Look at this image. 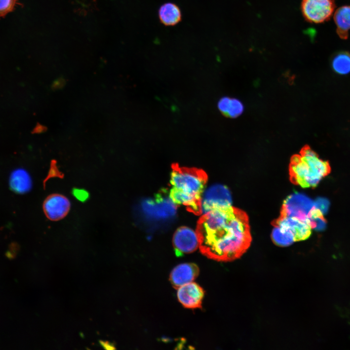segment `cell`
Returning <instances> with one entry per match:
<instances>
[{
  "label": "cell",
  "instance_id": "obj_1",
  "mask_svg": "<svg viewBox=\"0 0 350 350\" xmlns=\"http://www.w3.org/2000/svg\"><path fill=\"white\" fill-rule=\"evenodd\" d=\"M196 231L201 252L218 262L240 258L252 241L247 214L232 206L203 214L198 220Z\"/></svg>",
  "mask_w": 350,
  "mask_h": 350
},
{
  "label": "cell",
  "instance_id": "obj_2",
  "mask_svg": "<svg viewBox=\"0 0 350 350\" xmlns=\"http://www.w3.org/2000/svg\"><path fill=\"white\" fill-rule=\"evenodd\" d=\"M207 180L208 176L202 169L173 164L169 197L175 204L186 206L193 214H202V193Z\"/></svg>",
  "mask_w": 350,
  "mask_h": 350
},
{
  "label": "cell",
  "instance_id": "obj_3",
  "mask_svg": "<svg viewBox=\"0 0 350 350\" xmlns=\"http://www.w3.org/2000/svg\"><path fill=\"white\" fill-rule=\"evenodd\" d=\"M331 167L327 161L320 159L309 148L292 157L289 167L292 183L303 188L315 187L328 175Z\"/></svg>",
  "mask_w": 350,
  "mask_h": 350
},
{
  "label": "cell",
  "instance_id": "obj_4",
  "mask_svg": "<svg viewBox=\"0 0 350 350\" xmlns=\"http://www.w3.org/2000/svg\"><path fill=\"white\" fill-rule=\"evenodd\" d=\"M335 8L334 0H302L300 5L304 19L315 24L329 20Z\"/></svg>",
  "mask_w": 350,
  "mask_h": 350
},
{
  "label": "cell",
  "instance_id": "obj_5",
  "mask_svg": "<svg viewBox=\"0 0 350 350\" xmlns=\"http://www.w3.org/2000/svg\"><path fill=\"white\" fill-rule=\"evenodd\" d=\"M315 206V204L305 194L295 192L284 200L281 215L295 217L309 224V217Z\"/></svg>",
  "mask_w": 350,
  "mask_h": 350
},
{
  "label": "cell",
  "instance_id": "obj_6",
  "mask_svg": "<svg viewBox=\"0 0 350 350\" xmlns=\"http://www.w3.org/2000/svg\"><path fill=\"white\" fill-rule=\"evenodd\" d=\"M141 206L144 214L156 220L173 217L176 210V205L163 193L157 194L154 199L144 200Z\"/></svg>",
  "mask_w": 350,
  "mask_h": 350
},
{
  "label": "cell",
  "instance_id": "obj_7",
  "mask_svg": "<svg viewBox=\"0 0 350 350\" xmlns=\"http://www.w3.org/2000/svg\"><path fill=\"white\" fill-rule=\"evenodd\" d=\"M231 202L230 192L226 186L213 185L202 195V213H206L214 209L230 206Z\"/></svg>",
  "mask_w": 350,
  "mask_h": 350
},
{
  "label": "cell",
  "instance_id": "obj_8",
  "mask_svg": "<svg viewBox=\"0 0 350 350\" xmlns=\"http://www.w3.org/2000/svg\"><path fill=\"white\" fill-rule=\"evenodd\" d=\"M173 244L175 255L181 256L192 253L199 246L197 235L192 229L187 227H181L175 232Z\"/></svg>",
  "mask_w": 350,
  "mask_h": 350
},
{
  "label": "cell",
  "instance_id": "obj_9",
  "mask_svg": "<svg viewBox=\"0 0 350 350\" xmlns=\"http://www.w3.org/2000/svg\"><path fill=\"white\" fill-rule=\"evenodd\" d=\"M70 203L65 196L58 193L49 195L44 201L43 209L46 217L52 221H58L69 213Z\"/></svg>",
  "mask_w": 350,
  "mask_h": 350
},
{
  "label": "cell",
  "instance_id": "obj_10",
  "mask_svg": "<svg viewBox=\"0 0 350 350\" xmlns=\"http://www.w3.org/2000/svg\"><path fill=\"white\" fill-rule=\"evenodd\" d=\"M281 229L290 232L296 242L307 239L311 234L310 225L297 218L281 215L273 223Z\"/></svg>",
  "mask_w": 350,
  "mask_h": 350
},
{
  "label": "cell",
  "instance_id": "obj_11",
  "mask_svg": "<svg viewBox=\"0 0 350 350\" xmlns=\"http://www.w3.org/2000/svg\"><path fill=\"white\" fill-rule=\"evenodd\" d=\"M205 291L195 282H191L178 288L177 297L179 302L185 308H202Z\"/></svg>",
  "mask_w": 350,
  "mask_h": 350
},
{
  "label": "cell",
  "instance_id": "obj_12",
  "mask_svg": "<svg viewBox=\"0 0 350 350\" xmlns=\"http://www.w3.org/2000/svg\"><path fill=\"white\" fill-rule=\"evenodd\" d=\"M199 268L194 263H183L176 266L171 271L170 281L175 289L192 282L198 276Z\"/></svg>",
  "mask_w": 350,
  "mask_h": 350
},
{
  "label": "cell",
  "instance_id": "obj_13",
  "mask_svg": "<svg viewBox=\"0 0 350 350\" xmlns=\"http://www.w3.org/2000/svg\"><path fill=\"white\" fill-rule=\"evenodd\" d=\"M10 189L18 194H24L29 192L32 187L31 177L24 169L19 168L13 171L9 181Z\"/></svg>",
  "mask_w": 350,
  "mask_h": 350
},
{
  "label": "cell",
  "instance_id": "obj_14",
  "mask_svg": "<svg viewBox=\"0 0 350 350\" xmlns=\"http://www.w3.org/2000/svg\"><path fill=\"white\" fill-rule=\"evenodd\" d=\"M333 18L337 35L340 38L347 39L350 30V6L345 5L338 8Z\"/></svg>",
  "mask_w": 350,
  "mask_h": 350
},
{
  "label": "cell",
  "instance_id": "obj_15",
  "mask_svg": "<svg viewBox=\"0 0 350 350\" xmlns=\"http://www.w3.org/2000/svg\"><path fill=\"white\" fill-rule=\"evenodd\" d=\"M160 22L166 26H174L181 20V13L179 7L172 2L162 4L158 10Z\"/></svg>",
  "mask_w": 350,
  "mask_h": 350
},
{
  "label": "cell",
  "instance_id": "obj_16",
  "mask_svg": "<svg viewBox=\"0 0 350 350\" xmlns=\"http://www.w3.org/2000/svg\"><path fill=\"white\" fill-rule=\"evenodd\" d=\"M218 107L223 114L230 118H236L240 116L244 108L240 101L228 97H223L219 100Z\"/></svg>",
  "mask_w": 350,
  "mask_h": 350
},
{
  "label": "cell",
  "instance_id": "obj_17",
  "mask_svg": "<svg viewBox=\"0 0 350 350\" xmlns=\"http://www.w3.org/2000/svg\"><path fill=\"white\" fill-rule=\"evenodd\" d=\"M333 71L338 74L345 75L350 73V54L340 52L334 55L331 61Z\"/></svg>",
  "mask_w": 350,
  "mask_h": 350
},
{
  "label": "cell",
  "instance_id": "obj_18",
  "mask_svg": "<svg viewBox=\"0 0 350 350\" xmlns=\"http://www.w3.org/2000/svg\"><path fill=\"white\" fill-rule=\"evenodd\" d=\"M274 226L271 237L275 245L285 247L296 242L294 236L290 232L281 229L277 225H274Z\"/></svg>",
  "mask_w": 350,
  "mask_h": 350
},
{
  "label": "cell",
  "instance_id": "obj_19",
  "mask_svg": "<svg viewBox=\"0 0 350 350\" xmlns=\"http://www.w3.org/2000/svg\"><path fill=\"white\" fill-rule=\"evenodd\" d=\"M17 4V0H0V18L12 12Z\"/></svg>",
  "mask_w": 350,
  "mask_h": 350
},
{
  "label": "cell",
  "instance_id": "obj_20",
  "mask_svg": "<svg viewBox=\"0 0 350 350\" xmlns=\"http://www.w3.org/2000/svg\"><path fill=\"white\" fill-rule=\"evenodd\" d=\"M73 195L79 201L84 202L89 198V193L82 189L74 188L72 191Z\"/></svg>",
  "mask_w": 350,
  "mask_h": 350
},
{
  "label": "cell",
  "instance_id": "obj_21",
  "mask_svg": "<svg viewBox=\"0 0 350 350\" xmlns=\"http://www.w3.org/2000/svg\"><path fill=\"white\" fill-rule=\"evenodd\" d=\"M62 174L60 173L56 166L55 163H52L47 177L44 181V184L48 179L52 177H62Z\"/></svg>",
  "mask_w": 350,
  "mask_h": 350
}]
</instances>
